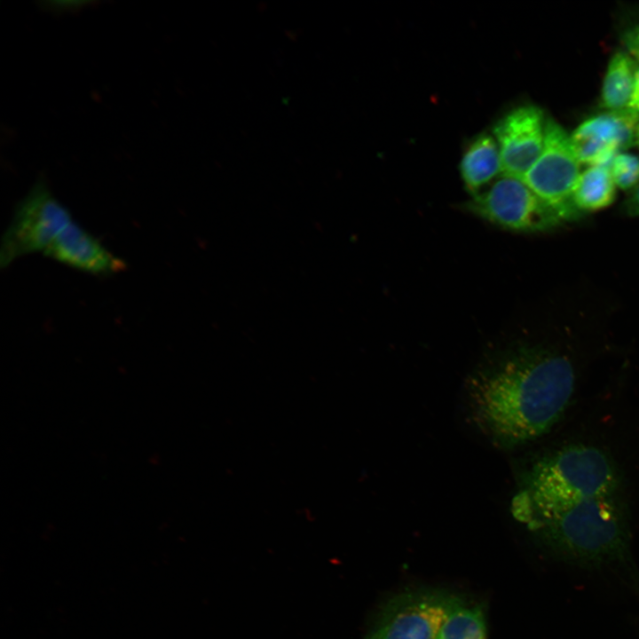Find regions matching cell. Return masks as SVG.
Segmentation results:
<instances>
[{"instance_id": "15", "label": "cell", "mask_w": 639, "mask_h": 639, "mask_svg": "<svg viewBox=\"0 0 639 639\" xmlns=\"http://www.w3.org/2000/svg\"><path fill=\"white\" fill-rule=\"evenodd\" d=\"M610 170L617 187L633 190L639 185V156L619 152L613 158Z\"/></svg>"}, {"instance_id": "9", "label": "cell", "mask_w": 639, "mask_h": 639, "mask_svg": "<svg viewBox=\"0 0 639 639\" xmlns=\"http://www.w3.org/2000/svg\"><path fill=\"white\" fill-rule=\"evenodd\" d=\"M639 114L627 107L582 122L571 134L580 164L610 168L616 154L635 146Z\"/></svg>"}, {"instance_id": "5", "label": "cell", "mask_w": 639, "mask_h": 639, "mask_svg": "<svg viewBox=\"0 0 639 639\" xmlns=\"http://www.w3.org/2000/svg\"><path fill=\"white\" fill-rule=\"evenodd\" d=\"M580 172L571 135L556 120L547 117L542 151L522 180L564 220H568L580 213L573 204L572 193Z\"/></svg>"}, {"instance_id": "6", "label": "cell", "mask_w": 639, "mask_h": 639, "mask_svg": "<svg viewBox=\"0 0 639 639\" xmlns=\"http://www.w3.org/2000/svg\"><path fill=\"white\" fill-rule=\"evenodd\" d=\"M465 207L477 216L505 229L542 232L564 219L541 201L522 179L501 175Z\"/></svg>"}, {"instance_id": "14", "label": "cell", "mask_w": 639, "mask_h": 639, "mask_svg": "<svg viewBox=\"0 0 639 639\" xmlns=\"http://www.w3.org/2000/svg\"><path fill=\"white\" fill-rule=\"evenodd\" d=\"M435 639H486L482 608L464 602L446 618Z\"/></svg>"}, {"instance_id": "12", "label": "cell", "mask_w": 639, "mask_h": 639, "mask_svg": "<svg viewBox=\"0 0 639 639\" xmlns=\"http://www.w3.org/2000/svg\"><path fill=\"white\" fill-rule=\"evenodd\" d=\"M636 62L626 52L611 58L602 84L600 102L608 111L627 108L633 93Z\"/></svg>"}, {"instance_id": "2", "label": "cell", "mask_w": 639, "mask_h": 639, "mask_svg": "<svg viewBox=\"0 0 639 639\" xmlns=\"http://www.w3.org/2000/svg\"><path fill=\"white\" fill-rule=\"evenodd\" d=\"M621 477L611 457L598 447L573 444L545 454L521 476L511 510L529 529L580 501L621 494Z\"/></svg>"}, {"instance_id": "18", "label": "cell", "mask_w": 639, "mask_h": 639, "mask_svg": "<svg viewBox=\"0 0 639 639\" xmlns=\"http://www.w3.org/2000/svg\"><path fill=\"white\" fill-rule=\"evenodd\" d=\"M628 107L639 114V67L635 72V84Z\"/></svg>"}, {"instance_id": "7", "label": "cell", "mask_w": 639, "mask_h": 639, "mask_svg": "<svg viewBox=\"0 0 639 639\" xmlns=\"http://www.w3.org/2000/svg\"><path fill=\"white\" fill-rule=\"evenodd\" d=\"M464 601L442 589H420L391 598L365 639H435L446 618Z\"/></svg>"}, {"instance_id": "3", "label": "cell", "mask_w": 639, "mask_h": 639, "mask_svg": "<svg viewBox=\"0 0 639 639\" xmlns=\"http://www.w3.org/2000/svg\"><path fill=\"white\" fill-rule=\"evenodd\" d=\"M529 530L556 556L582 566L624 562L630 555L629 517L621 494L570 505Z\"/></svg>"}, {"instance_id": "13", "label": "cell", "mask_w": 639, "mask_h": 639, "mask_svg": "<svg viewBox=\"0 0 639 639\" xmlns=\"http://www.w3.org/2000/svg\"><path fill=\"white\" fill-rule=\"evenodd\" d=\"M616 188L610 168L588 166L580 172L575 184L573 204L580 212L603 209L614 201Z\"/></svg>"}, {"instance_id": "19", "label": "cell", "mask_w": 639, "mask_h": 639, "mask_svg": "<svg viewBox=\"0 0 639 639\" xmlns=\"http://www.w3.org/2000/svg\"><path fill=\"white\" fill-rule=\"evenodd\" d=\"M635 145L639 148V124L637 125L635 131Z\"/></svg>"}, {"instance_id": "4", "label": "cell", "mask_w": 639, "mask_h": 639, "mask_svg": "<svg viewBox=\"0 0 639 639\" xmlns=\"http://www.w3.org/2000/svg\"><path fill=\"white\" fill-rule=\"evenodd\" d=\"M72 221L70 212L53 195L46 181L38 179L16 206L3 235L1 267L21 256L43 253Z\"/></svg>"}, {"instance_id": "1", "label": "cell", "mask_w": 639, "mask_h": 639, "mask_svg": "<svg viewBox=\"0 0 639 639\" xmlns=\"http://www.w3.org/2000/svg\"><path fill=\"white\" fill-rule=\"evenodd\" d=\"M575 372L564 355L518 348L477 369L466 383L470 419L495 446L510 450L547 433L565 411Z\"/></svg>"}, {"instance_id": "8", "label": "cell", "mask_w": 639, "mask_h": 639, "mask_svg": "<svg viewBox=\"0 0 639 639\" xmlns=\"http://www.w3.org/2000/svg\"><path fill=\"white\" fill-rule=\"evenodd\" d=\"M547 116L534 105L513 108L493 127L500 152L502 175L522 179L540 154Z\"/></svg>"}, {"instance_id": "16", "label": "cell", "mask_w": 639, "mask_h": 639, "mask_svg": "<svg viewBox=\"0 0 639 639\" xmlns=\"http://www.w3.org/2000/svg\"><path fill=\"white\" fill-rule=\"evenodd\" d=\"M626 52L639 64V21L627 27L620 35Z\"/></svg>"}, {"instance_id": "11", "label": "cell", "mask_w": 639, "mask_h": 639, "mask_svg": "<svg viewBox=\"0 0 639 639\" xmlns=\"http://www.w3.org/2000/svg\"><path fill=\"white\" fill-rule=\"evenodd\" d=\"M460 172L471 196L502 175L499 148L492 133L484 131L469 141L462 153Z\"/></svg>"}, {"instance_id": "17", "label": "cell", "mask_w": 639, "mask_h": 639, "mask_svg": "<svg viewBox=\"0 0 639 639\" xmlns=\"http://www.w3.org/2000/svg\"><path fill=\"white\" fill-rule=\"evenodd\" d=\"M627 209L630 215L639 216V185L632 190L627 201Z\"/></svg>"}, {"instance_id": "10", "label": "cell", "mask_w": 639, "mask_h": 639, "mask_svg": "<svg viewBox=\"0 0 639 639\" xmlns=\"http://www.w3.org/2000/svg\"><path fill=\"white\" fill-rule=\"evenodd\" d=\"M43 254L75 270L95 276L116 274L127 267L125 261L74 220Z\"/></svg>"}]
</instances>
